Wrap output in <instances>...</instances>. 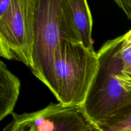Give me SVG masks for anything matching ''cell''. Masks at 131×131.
I'll return each instance as SVG.
<instances>
[{"label":"cell","instance_id":"obj_1","mask_svg":"<svg viewBox=\"0 0 131 131\" xmlns=\"http://www.w3.org/2000/svg\"><path fill=\"white\" fill-rule=\"evenodd\" d=\"M122 36L107 41L97 52L98 67L82 105L95 124L111 117L131 101V88L121 81L118 55Z\"/></svg>","mask_w":131,"mask_h":131},{"label":"cell","instance_id":"obj_2","mask_svg":"<svg viewBox=\"0 0 131 131\" xmlns=\"http://www.w3.org/2000/svg\"><path fill=\"white\" fill-rule=\"evenodd\" d=\"M65 0H34L32 73L55 94L54 62L61 42L66 40Z\"/></svg>","mask_w":131,"mask_h":131},{"label":"cell","instance_id":"obj_3","mask_svg":"<svg viewBox=\"0 0 131 131\" xmlns=\"http://www.w3.org/2000/svg\"><path fill=\"white\" fill-rule=\"evenodd\" d=\"M98 55L81 43L61 42L55 56L56 92L63 106H82L98 67Z\"/></svg>","mask_w":131,"mask_h":131},{"label":"cell","instance_id":"obj_4","mask_svg":"<svg viewBox=\"0 0 131 131\" xmlns=\"http://www.w3.org/2000/svg\"><path fill=\"white\" fill-rule=\"evenodd\" d=\"M33 42L34 0H11L0 17V56L32 70Z\"/></svg>","mask_w":131,"mask_h":131},{"label":"cell","instance_id":"obj_5","mask_svg":"<svg viewBox=\"0 0 131 131\" xmlns=\"http://www.w3.org/2000/svg\"><path fill=\"white\" fill-rule=\"evenodd\" d=\"M3 131H100L82 106H63L51 102L33 113L12 114Z\"/></svg>","mask_w":131,"mask_h":131},{"label":"cell","instance_id":"obj_6","mask_svg":"<svg viewBox=\"0 0 131 131\" xmlns=\"http://www.w3.org/2000/svg\"><path fill=\"white\" fill-rule=\"evenodd\" d=\"M64 14L67 40L81 43L95 51L92 38L93 20L87 0H65Z\"/></svg>","mask_w":131,"mask_h":131},{"label":"cell","instance_id":"obj_7","mask_svg":"<svg viewBox=\"0 0 131 131\" xmlns=\"http://www.w3.org/2000/svg\"><path fill=\"white\" fill-rule=\"evenodd\" d=\"M20 89L19 79L0 62V120L10 114L16 104Z\"/></svg>","mask_w":131,"mask_h":131},{"label":"cell","instance_id":"obj_8","mask_svg":"<svg viewBox=\"0 0 131 131\" xmlns=\"http://www.w3.org/2000/svg\"><path fill=\"white\" fill-rule=\"evenodd\" d=\"M96 126L100 131H131V101Z\"/></svg>","mask_w":131,"mask_h":131},{"label":"cell","instance_id":"obj_9","mask_svg":"<svg viewBox=\"0 0 131 131\" xmlns=\"http://www.w3.org/2000/svg\"><path fill=\"white\" fill-rule=\"evenodd\" d=\"M118 55L122 62L121 81L131 88V29L122 36Z\"/></svg>","mask_w":131,"mask_h":131},{"label":"cell","instance_id":"obj_10","mask_svg":"<svg viewBox=\"0 0 131 131\" xmlns=\"http://www.w3.org/2000/svg\"><path fill=\"white\" fill-rule=\"evenodd\" d=\"M118 6L125 12L129 19H131V0H114Z\"/></svg>","mask_w":131,"mask_h":131},{"label":"cell","instance_id":"obj_11","mask_svg":"<svg viewBox=\"0 0 131 131\" xmlns=\"http://www.w3.org/2000/svg\"><path fill=\"white\" fill-rule=\"evenodd\" d=\"M11 0H0V17L2 16L10 5Z\"/></svg>","mask_w":131,"mask_h":131},{"label":"cell","instance_id":"obj_12","mask_svg":"<svg viewBox=\"0 0 131 131\" xmlns=\"http://www.w3.org/2000/svg\"><path fill=\"white\" fill-rule=\"evenodd\" d=\"M130 20H131V19H130Z\"/></svg>","mask_w":131,"mask_h":131}]
</instances>
